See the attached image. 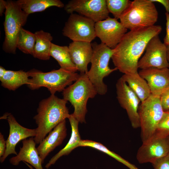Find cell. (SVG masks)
Listing matches in <instances>:
<instances>
[{
    "instance_id": "cell-29",
    "label": "cell",
    "mask_w": 169,
    "mask_h": 169,
    "mask_svg": "<svg viewBox=\"0 0 169 169\" xmlns=\"http://www.w3.org/2000/svg\"><path fill=\"white\" fill-rule=\"evenodd\" d=\"M156 131L169 134V110L164 111Z\"/></svg>"
},
{
    "instance_id": "cell-16",
    "label": "cell",
    "mask_w": 169,
    "mask_h": 169,
    "mask_svg": "<svg viewBox=\"0 0 169 169\" xmlns=\"http://www.w3.org/2000/svg\"><path fill=\"white\" fill-rule=\"evenodd\" d=\"M138 73L147 82L151 94L160 96L169 87V68H149L141 69Z\"/></svg>"
},
{
    "instance_id": "cell-34",
    "label": "cell",
    "mask_w": 169,
    "mask_h": 169,
    "mask_svg": "<svg viewBox=\"0 0 169 169\" xmlns=\"http://www.w3.org/2000/svg\"><path fill=\"white\" fill-rule=\"evenodd\" d=\"M152 2H156L160 3L165 7L166 13L169 14V0H150Z\"/></svg>"
},
{
    "instance_id": "cell-36",
    "label": "cell",
    "mask_w": 169,
    "mask_h": 169,
    "mask_svg": "<svg viewBox=\"0 0 169 169\" xmlns=\"http://www.w3.org/2000/svg\"><path fill=\"white\" fill-rule=\"evenodd\" d=\"M4 68L2 66L0 67V79H1L4 76L6 71Z\"/></svg>"
},
{
    "instance_id": "cell-20",
    "label": "cell",
    "mask_w": 169,
    "mask_h": 169,
    "mask_svg": "<svg viewBox=\"0 0 169 169\" xmlns=\"http://www.w3.org/2000/svg\"><path fill=\"white\" fill-rule=\"evenodd\" d=\"M71 128V134L70 139L65 146L54 156L46 165L45 167L49 168L54 164L61 157L69 155L74 149L79 147L81 140L79 133V121L72 114L68 118Z\"/></svg>"
},
{
    "instance_id": "cell-1",
    "label": "cell",
    "mask_w": 169,
    "mask_h": 169,
    "mask_svg": "<svg viewBox=\"0 0 169 169\" xmlns=\"http://www.w3.org/2000/svg\"><path fill=\"white\" fill-rule=\"evenodd\" d=\"M162 28L160 25L138 28L126 33L114 49L113 62L120 72L132 75L138 73L139 59L149 41L158 35Z\"/></svg>"
},
{
    "instance_id": "cell-19",
    "label": "cell",
    "mask_w": 169,
    "mask_h": 169,
    "mask_svg": "<svg viewBox=\"0 0 169 169\" xmlns=\"http://www.w3.org/2000/svg\"><path fill=\"white\" fill-rule=\"evenodd\" d=\"M23 146L20 147L19 153L9 159L10 163L14 166L18 165L20 161H26L36 169H43L42 161L38 153L36 144L33 137L22 141Z\"/></svg>"
},
{
    "instance_id": "cell-11",
    "label": "cell",
    "mask_w": 169,
    "mask_h": 169,
    "mask_svg": "<svg viewBox=\"0 0 169 169\" xmlns=\"http://www.w3.org/2000/svg\"><path fill=\"white\" fill-rule=\"evenodd\" d=\"M64 8L68 13L76 12L95 23L109 17L105 0H72L69 1Z\"/></svg>"
},
{
    "instance_id": "cell-37",
    "label": "cell",
    "mask_w": 169,
    "mask_h": 169,
    "mask_svg": "<svg viewBox=\"0 0 169 169\" xmlns=\"http://www.w3.org/2000/svg\"><path fill=\"white\" fill-rule=\"evenodd\" d=\"M167 60L169 64L168 68H169V46H167Z\"/></svg>"
},
{
    "instance_id": "cell-15",
    "label": "cell",
    "mask_w": 169,
    "mask_h": 169,
    "mask_svg": "<svg viewBox=\"0 0 169 169\" xmlns=\"http://www.w3.org/2000/svg\"><path fill=\"white\" fill-rule=\"evenodd\" d=\"M7 120L9 126V134L6 141V149L4 155L0 157V161L3 163L11 154L17 155L15 149L17 144L21 141L29 137H35L36 129H30L24 127L19 124L14 116L9 114Z\"/></svg>"
},
{
    "instance_id": "cell-18",
    "label": "cell",
    "mask_w": 169,
    "mask_h": 169,
    "mask_svg": "<svg viewBox=\"0 0 169 169\" xmlns=\"http://www.w3.org/2000/svg\"><path fill=\"white\" fill-rule=\"evenodd\" d=\"M67 131L65 120L57 125L39 144L37 148L42 164L49 153L62 143L67 136Z\"/></svg>"
},
{
    "instance_id": "cell-14",
    "label": "cell",
    "mask_w": 169,
    "mask_h": 169,
    "mask_svg": "<svg viewBox=\"0 0 169 169\" xmlns=\"http://www.w3.org/2000/svg\"><path fill=\"white\" fill-rule=\"evenodd\" d=\"M96 37L111 49H114L121 41L127 29L115 18L108 17L95 23Z\"/></svg>"
},
{
    "instance_id": "cell-6",
    "label": "cell",
    "mask_w": 169,
    "mask_h": 169,
    "mask_svg": "<svg viewBox=\"0 0 169 169\" xmlns=\"http://www.w3.org/2000/svg\"><path fill=\"white\" fill-rule=\"evenodd\" d=\"M30 77L28 85L31 90L41 87L47 88L51 95L62 91L67 86L72 84L79 78V74L60 68L57 70L43 72L35 69L28 71Z\"/></svg>"
},
{
    "instance_id": "cell-28",
    "label": "cell",
    "mask_w": 169,
    "mask_h": 169,
    "mask_svg": "<svg viewBox=\"0 0 169 169\" xmlns=\"http://www.w3.org/2000/svg\"><path fill=\"white\" fill-rule=\"evenodd\" d=\"M107 8L114 18L118 19L129 6L131 1L128 0H106Z\"/></svg>"
},
{
    "instance_id": "cell-13",
    "label": "cell",
    "mask_w": 169,
    "mask_h": 169,
    "mask_svg": "<svg viewBox=\"0 0 169 169\" xmlns=\"http://www.w3.org/2000/svg\"><path fill=\"white\" fill-rule=\"evenodd\" d=\"M145 50V54L138 61V68H168L167 46L161 42L158 35L149 41Z\"/></svg>"
},
{
    "instance_id": "cell-9",
    "label": "cell",
    "mask_w": 169,
    "mask_h": 169,
    "mask_svg": "<svg viewBox=\"0 0 169 169\" xmlns=\"http://www.w3.org/2000/svg\"><path fill=\"white\" fill-rule=\"evenodd\" d=\"M95 23L81 15L71 13L65 23L62 30L63 34L73 42L91 43L96 37Z\"/></svg>"
},
{
    "instance_id": "cell-32",
    "label": "cell",
    "mask_w": 169,
    "mask_h": 169,
    "mask_svg": "<svg viewBox=\"0 0 169 169\" xmlns=\"http://www.w3.org/2000/svg\"><path fill=\"white\" fill-rule=\"evenodd\" d=\"M166 19V34L164 39V43L167 46H169V14L165 13Z\"/></svg>"
},
{
    "instance_id": "cell-25",
    "label": "cell",
    "mask_w": 169,
    "mask_h": 169,
    "mask_svg": "<svg viewBox=\"0 0 169 169\" xmlns=\"http://www.w3.org/2000/svg\"><path fill=\"white\" fill-rule=\"evenodd\" d=\"M50 54L57 61L60 68L72 72L77 71L71 59L68 46L52 43Z\"/></svg>"
},
{
    "instance_id": "cell-23",
    "label": "cell",
    "mask_w": 169,
    "mask_h": 169,
    "mask_svg": "<svg viewBox=\"0 0 169 169\" xmlns=\"http://www.w3.org/2000/svg\"><path fill=\"white\" fill-rule=\"evenodd\" d=\"M22 10L27 14L44 11L52 6L62 8L64 7L59 0H18L16 1Z\"/></svg>"
},
{
    "instance_id": "cell-22",
    "label": "cell",
    "mask_w": 169,
    "mask_h": 169,
    "mask_svg": "<svg viewBox=\"0 0 169 169\" xmlns=\"http://www.w3.org/2000/svg\"><path fill=\"white\" fill-rule=\"evenodd\" d=\"M121 77L136 95L141 102L144 101L151 94L147 82L138 73L132 75L124 74Z\"/></svg>"
},
{
    "instance_id": "cell-35",
    "label": "cell",
    "mask_w": 169,
    "mask_h": 169,
    "mask_svg": "<svg viewBox=\"0 0 169 169\" xmlns=\"http://www.w3.org/2000/svg\"><path fill=\"white\" fill-rule=\"evenodd\" d=\"M7 4V1L3 0H0V15L1 16L3 15L4 11L6 10Z\"/></svg>"
},
{
    "instance_id": "cell-27",
    "label": "cell",
    "mask_w": 169,
    "mask_h": 169,
    "mask_svg": "<svg viewBox=\"0 0 169 169\" xmlns=\"http://www.w3.org/2000/svg\"><path fill=\"white\" fill-rule=\"evenodd\" d=\"M79 146H89L105 153L127 166L130 169H138L134 165L125 160L120 156L110 151L100 143L89 140H81Z\"/></svg>"
},
{
    "instance_id": "cell-7",
    "label": "cell",
    "mask_w": 169,
    "mask_h": 169,
    "mask_svg": "<svg viewBox=\"0 0 169 169\" xmlns=\"http://www.w3.org/2000/svg\"><path fill=\"white\" fill-rule=\"evenodd\" d=\"M4 23L5 38L3 49L6 52L15 54L19 33L26 23L28 15L21 8L16 1H7Z\"/></svg>"
},
{
    "instance_id": "cell-30",
    "label": "cell",
    "mask_w": 169,
    "mask_h": 169,
    "mask_svg": "<svg viewBox=\"0 0 169 169\" xmlns=\"http://www.w3.org/2000/svg\"><path fill=\"white\" fill-rule=\"evenodd\" d=\"M154 169H169V154L152 163Z\"/></svg>"
},
{
    "instance_id": "cell-10",
    "label": "cell",
    "mask_w": 169,
    "mask_h": 169,
    "mask_svg": "<svg viewBox=\"0 0 169 169\" xmlns=\"http://www.w3.org/2000/svg\"><path fill=\"white\" fill-rule=\"evenodd\" d=\"M169 154V134L156 131L150 140L142 144L136 157L140 164L151 162Z\"/></svg>"
},
{
    "instance_id": "cell-4",
    "label": "cell",
    "mask_w": 169,
    "mask_h": 169,
    "mask_svg": "<svg viewBox=\"0 0 169 169\" xmlns=\"http://www.w3.org/2000/svg\"><path fill=\"white\" fill-rule=\"evenodd\" d=\"M91 44L93 52L90 61L91 65L87 74L97 94L103 95L107 91V86L103 82L104 78L117 70L116 67L111 69L109 66L114 49L102 43L98 44L94 42Z\"/></svg>"
},
{
    "instance_id": "cell-31",
    "label": "cell",
    "mask_w": 169,
    "mask_h": 169,
    "mask_svg": "<svg viewBox=\"0 0 169 169\" xmlns=\"http://www.w3.org/2000/svg\"><path fill=\"white\" fill-rule=\"evenodd\" d=\"M160 98L164 111L169 110V87L161 93Z\"/></svg>"
},
{
    "instance_id": "cell-5",
    "label": "cell",
    "mask_w": 169,
    "mask_h": 169,
    "mask_svg": "<svg viewBox=\"0 0 169 169\" xmlns=\"http://www.w3.org/2000/svg\"><path fill=\"white\" fill-rule=\"evenodd\" d=\"M158 13L150 0H134L120 16V22L127 29L149 27L157 22Z\"/></svg>"
},
{
    "instance_id": "cell-33",
    "label": "cell",
    "mask_w": 169,
    "mask_h": 169,
    "mask_svg": "<svg viewBox=\"0 0 169 169\" xmlns=\"http://www.w3.org/2000/svg\"><path fill=\"white\" fill-rule=\"evenodd\" d=\"M6 149V141L3 135L0 133V157L4 154Z\"/></svg>"
},
{
    "instance_id": "cell-3",
    "label": "cell",
    "mask_w": 169,
    "mask_h": 169,
    "mask_svg": "<svg viewBox=\"0 0 169 169\" xmlns=\"http://www.w3.org/2000/svg\"><path fill=\"white\" fill-rule=\"evenodd\" d=\"M97 93L86 73H80L74 83L63 91V99L69 101L74 110L73 116L81 123H85V116L87 112L88 100L95 97Z\"/></svg>"
},
{
    "instance_id": "cell-2",
    "label": "cell",
    "mask_w": 169,
    "mask_h": 169,
    "mask_svg": "<svg viewBox=\"0 0 169 169\" xmlns=\"http://www.w3.org/2000/svg\"><path fill=\"white\" fill-rule=\"evenodd\" d=\"M67 103L54 95H51L39 103L37 114L34 117L37 125L36 135L34 137L36 144H39L57 125L69 117L70 114Z\"/></svg>"
},
{
    "instance_id": "cell-8",
    "label": "cell",
    "mask_w": 169,
    "mask_h": 169,
    "mask_svg": "<svg viewBox=\"0 0 169 169\" xmlns=\"http://www.w3.org/2000/svg\"><path fill=\"white\" fill-rule=\"evenodd\" d=\"M164 112L159 96L151 94L141 102L138 113L142 144L148 143L153 136Z\"/></svg>"
},
{
    "instance_id": "cell-17",
    "label": "cell",
    "mask_w": 169,
    "mask_h": 169,
    "mask_svg": "<svg viewBox=\"0 0 169 169\" xmlns=\"http://www.w3.org/2000/svg\"><path fill=\"white\" fill-rule=\"evenodd\" d=\"M72 62L80 73L87 74L88 65L93 54L92 44L83 42H72L68 46Z\"/></svg>"
},
{
    "instance_id": "cell-12",
    "label": "cell",
    "mask_w": 169,
    "mask_h": 169,
    "mask_svg": "<svg viewBox=\"0 0 169 169\" xmlns=\"http://www.w3.org/2000/svg\"><path fill=\"white\" fill-rule=\"evenodd\" d=\"M117 98L121 106L127 112L132 127H140L138 113L140 99L121 77L116 84Z\"/></svg>"
},
{
    "instance_id": "cell-24",
    "label": "cell",
    "mask_w": 169,
    "mask_h": 169,
    "mask_svg": "<svg viewBox=\"0 0 169 169\" xmlns=\"http://www.w3.org/2000/svg\"><path fill=\"white\" fill-rule=\"evenodd\" d=\"M29 77L28 71L6 70L0 80L3 87L10 90H14L23 84L28 85Z\"/></svg>"
},
{
    "instance_id": "cell-21",
    "label": "cell",
    "mask_w": 169,
    "mask_h": 169,
    "mask_svg": "<svg viewBox=\"0 0 169 169\" xmlns=\"http://www.w3.org/2000/svg\"><path fill=\"white\" fill-rule=\"evenodd\" d=\"M34 33L36 40L32 55L41 60L49 59L52 36L49 33L43 30L36 31Z\"/></svg>"
},
{
    "instance_id": "cell-26",
    "label": "cell",
    "mask_w": 169,
    "mask_h": 169,
    "mask_svg": "<svg viewBox=\"0 0 169 169\" xmlns=\"http://www.w3.org/2000/svg\"><path fill=\"white\" fill-rule=\"evenodd\" d=\"M36 40L34 33L22 28L18 37L17 48L25 54L32 55Z\"/></svg>"
}]
</instances>
